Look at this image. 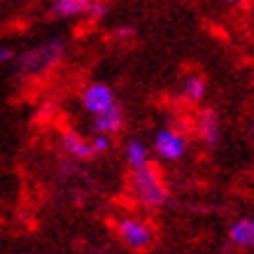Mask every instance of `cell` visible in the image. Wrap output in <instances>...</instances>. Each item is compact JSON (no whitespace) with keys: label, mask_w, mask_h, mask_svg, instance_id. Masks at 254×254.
I'll list each match as a JSON object with an SVG mask.
<instances>
[{"label":"cell","mask_w":254,"mask_h":254,"mask_svg":"<svg viewBox=\"0 0 254 254\" xmlns=\"http://www.w3.org/2000/svg\"><path fill=\"white\" fill-rule=\"evenodd\" d=\"M131 191L147 208H159L166 200V187H163L161 175H159V170L154 166H145V168L133 173Z\"/></svg>","instance_id":"cell-1"},{"label":"cell","mask_w":254,"mask_h":254,"mask_svg":"<svg viewBox=\"0 0 254 254\" xmlns=\"http://www.w3.org/2000/svg\"><path fill=\"white\" fill-rule=\"evenodd\" d=\"M63 56V45L61 40H52L49 45L35 47L31 52H26L21 56V72L31 75V77H40L45 75L49 68H54Z\"/></svg>","instance_id":"cell-2"},{"label":"cell","mask_w":254,"mask_h":254,"mask_svg":"<svg viewBox=\"0 0 254 254\" xmlns=\"http://www.w3.org/2000/svg\"><path fill=\"white\" fill-rule=\"evenodd\" d=\"M154 147H156V152H159L163 159H170V161H175V159H180V156L185 154L187 140L182 138V133L173 131V128H163V131L156 133Z\"/></svg>","instance_id":"cell-3"},{"label":"cell","mask_w":254,"mask_h":254,"mask_svg":"<svg viewBox=\"0 0 254 254\" xmlns=\"http://www.w3.org/2000/svg\"><path fill=\"white\" fill-rule=\"evenodd\" d=\"M119 233L126 240V245H131L133 250H145L152 243V229L138 219H124L119 224Z\"/></svg>","instance_id":"cell-4"},{"label":"cell","mask_w":254,"mask_h":254,"mask_svg":"<svg viewBox=\"0 0 254 254\" xmlns=\"http://www.w3.org/2000/svg\"><path fill=\"white\" fill-rule=\"evenodd\" d=\"M84 108L91 112V115H103L105 110H110L115 105V96H112V89L105 84H91L84 91Z\"/></svg>","instance_id":"cell-5"},{"label":"cell","mask_w":254,"mask_h":254,"mask_svg":"<svg viewBox=\"0 0 254 254\" xmlns=\"http://www.w3.org/2000/svg\"><path fill=\"white\" fill-rule=\"evenodd\" d=\"M122 124H124V112L119 105H112L110 110H105L103 115L96 117V131H98V135H112V133H117L119 128H122Z\"/></svg>","instance_id":"cell-6"},{"label":"cell","mask_w":254,"mask_h":254,"mask_svg":"<svg viewBox=\"0 0 254 254\" xmlns=\"http://www.w3.org/2000/svg\"><path fill=\"white\" fill-rule=\"evenodd\" d=\"M198 131L208 145H217V140H219V117H217V112L205 110L198 117Z\"/></svg>","instance_id":"cell-7"},{"label":"cell","mask_w":254,"mask_h":254,"mask_svg":"<svg viewBox=\"0 0 254 254\" xmlns=\"http://www.w3.org/2000/svg\"><path fill=\"white\" fill-rule=\"evenodd\" d=\"M63 149H65L68 154L77 156V159H91L93 156L91 145H89L86 140H82L77 133H72V131L63 133Z\"/></svg>","instance_id":"cell-8"},{"label":"cell","mask_w":254,"mask_h":254,"mask_svg":"<svg viewBox=\"0 0 254 254\" xmlns=\"http://www.w3.org/2000/svg\"><path fill=\"white\" fill-rule=\"evenodd\" d=\"M229 236H231V240L236 243V245L252 247V243H254V222L252 219H238V222L231 226Z\"/></svg>","instance_id":"cell-9"},{"label":"cell","mask_w":254,"mask_h":254,"mask_svg":"<svg viewBox=\"0 0 254 254\" xmlns=\"http://www.w3.org/2000/svg\"><path fill=\"white\" fill-rule=\"evenodd\" d=\"M126 159H128V163L133 166V170H140V168H145V166H149L147 147L142 145V142H138V140H131V142L126 145Z\"/></svg>","instance_id":"cell-10"},{"label":"cell","mask_w":254,"mask_h":254,"mask_svg":"<svg viewBox=\"0 0 254 254\" xmlns=\"http://www.w3.org/2000/svg\"><path fill=\"white\" fill-rule=\"evenodd\" d=\"M89 9V2L86 0H59L52 5V14L54 16H75V14H82Z\"/></svg>","instance_id":"cell-11"},{"label":"cell","mask_w":254,"mask_h":254,"mask_svg":"<svg viewBox=\"0 0 254 254\" xmlns=\"http://www.w3.org/2000/svg\"><path fill=\"white\" fill-rule=\"evenodd\" d=\"M182 91H185L187 100H200L205 96V84H203V79L191 75V77L185 79V86H182Z\"/></svg>","instance_id":"cell-12"},{"label":"cell","mask_w":254,"mask_h":254,"mask_svg":"<svg viewBox=\"0 0 254 254\" xmlns=\"http://www.w3.org/2000/svg\"><path fill=\"white\" fill-rule=\"evenodd\" d=\"M108 12V5H103V2H89V9H86V14L91 16V19H100V16Z\"/></svg>","instance_id":"cell-13"},{"label":"cell","mask_w":254,"mask_h":254,"mask_svg":"<svg viewBox=\"0 0 254 254\" xmlns=\"http://www.w3.org/2000/svg\"><path fill=\"white\" fill-rule=\"evenodd\" d=\"M91 149H93V152H108V149H110V138H105V135H98V138H93Z\"/></svg>","instance_id":"cell-14"},{"label":"cell","mask_w":254,"mask_h":254,"mask_svg":"<svg viewBox=\"0 0 254 254\" xmlns=\"http://www.w3.org/2000/svg\"><path fill=\"white\" fill-rule=\"evenodd\" d=\"M12 59V49L9 47H0V63H5Z\"/></svg>","instance_id":"cell-15"},{"label":"cell","mask_w":254,"mask_h":254,"mask_svg":"<svg viewBox=\"0 0 254 254\" xmlns=\"http://www.w3.org/2000/svg\"><path fill=\"white\" fill-rule=\"evenodd\" d=\"M115 35H117V38H128V35H133V28H124V31H117Z\"/></svg>","instance_id":"cell-16"}]
</instances>
